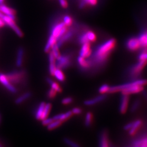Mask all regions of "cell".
Here are the masks:
<instances>
[{
  "label": "cell",
  "instance_id": "cell-1",
  "mask_svg": "<svg viewBox=\"0 0 147 147\" xmlns=\"http://www.w3.org/2000/svg\"><path fill=\"white\" fill-rule=\"evenodd\" d=\"M116 45V40L111 38L98 46L93 55H91L90 59H89L91 63V68H99L102 67L107 62Z\"/></svg>",
  "mask_w": 147,
  "mask_h": 147
},
{
  "label": "cell",
  "instance_id": "cell-2",
  "mask_svg": "<svg viewBox=\"0 0 147 147\" xmlns=\"http://www.w3.org/2000/svg\"><path fill=\"white\" fill-rule=\"evenodd\" d=\"M147 85V80L145 79H140L134 80L131 82L124 83L123 84H118L111 86L109 90V94H114L116 93L121 92L122 90L132 86H141L144 87Z\"/></svg>",
  "mask_w": 147,
  "mask_h": 147
},
{
  "label": "cell",
  "instance_id": "cell-3",
  "mask_svg": "<svg viewBox=\"0 0 147 147\" xmlns=\"http://www.w3.org/2000/svg\"><path fill=\"white\" fill-rule=\"evenodd\" d=\"M6 76L11 84L19 85L22 84H24L26 75L24 71L14 70L6 74Z\"/></svg>",
  "mask_w": 147,
  "mask_h": 147
},
{
  "label": "cell",
  "instance_id": "cell-4",
  "mask_svg": "<svg viewBox=\"0 0 147 147\" xmlns=\"http://www.w3.org/2000/svg\"><path fill=\"white\" fill-rule=\"evenodd\" d=\"M147 61L144 60H139L137 63L134 64L129 70V76L132 79L136 80L141 75L142 71L146 66Z\"/></svg>",
  "mask_w": 147,
  "mask_h": 147
},
{
  "label": "cell",
  "instance_id": "cell-5",
  "mask_svg": "<svg viewBox=\"0 0 147 147\" xmlns=\"http://www.w3.org/2000/svg\"><path fill=\"white\" fill-rule=\"evenodd\" d=\"M71 64V56L70 54H64L60 55L59 58L57 59L56 62V68L61 70L69 68Z\"/></svg>",
  "mask_w": 147,
  "mask_h": 147
},
{
  "label": "cell",
  "instance_id": "cell-6",
  "mask_svg": "<svg viewBox=\"0 0 147 147\" xmlns=\"http://www.w3.org/2000/svg\"><path fill=\"white\" fill-rule=\"evenodd\" d=\"M0 18L4 21L5 24H7L8 26L11 27L19 37H22L23 36L22 32L20 30V29L16 26L14 20H13L10 17L4 15L3 14H2V15L0 17Z\"/></svg>",
  "mask_w": 147,
  "mask_h": 147
},
{
  "label": "cell",
  "instance_id": "cell-7",
  "mask_svg": "<svg viewBox=\"0 0 147 147\" xmlns=\"http://www.w3.org/2000/svg\"><path fill=\"white\" fill-rule=\"evenodd\" d=\"M130 101L129 95L121 94L119 105V112L121 115L125 114L129 109V104Z\"/></svg>",
  "mask_w": 147,
  "mask_h": 147
},
{
  "label": "cell",
  "instance_id": "cell-8",
  "mask_svg": "<svg viewBox=\"0 0 147 147\" xmlns=\"http://www.w3.org/2000/svg\"><path fill=\"white\" fill-rule=\"evenodd\" d=\"M0 83L2 84L6 89H7L9 92L13 94H15L17 93V89L16 87L11 84L10 82L7 79L6 75L3 73H0Z\"/></svg>",
  "mask_w": 147,
  "mask_h": 147
},
{
  "label": "cell",
  "instance_id": "cell-9",
  "mask_svg": "<svg viewBox=\"0 0 147 147\" xmlns=\"http://www.w3.org/2000/svg\"><path fill=\"white\" fill-rule=\"evenodd\" d=\"M144 89V87L143 86H132L122 90L120 93L121 94L130 95L142 93Z\"/></svg>",
  "mask_w": 147,
  "mask_h": 147
},
{
  "label": "cell",
  "instance_id": "cell-10",
  "mask_svg": "<svg viewBox=\"0 0 147 147\" xmlns=\"http://www.w3.org/2000/svg\"><path fill=\"white\" fill-rule=\"evenodd\" d=\"M107 98L106 94H100L89 99H87L84 101V104L87 106H92L96 105L101 102L104 101Z\"/></svg>",
  "mask_w": 147,
  "mask_h": 147
},
{
  "label": "cell",
  "instance_id": "cell-11",
  "mask_svg": "<svg viewBox=\"0 0 147 147\" xmlns=\"http://www.w3.org/2000/svg\"><path fill=\"white\" fill-rule=\"evenodd\" d=\"M126 47L128 49V50L132 51H134L139 49L141 47V45L138 38L132 37L127 41Z\"/></svg>",
  "mask_w": 147,
  "mask_h": 147
},
{
  "label": "cell",
  "instance_id": "cell-12",
  "mask_svg": "<svg viewBox=\"0 0 147 147\" xmlns=\"http://www.w3.org/2000/svg\"><path fill=\"white\" fill-rule=\"evenodd\" d=\"M75 32V31L73 28H70L69 30H68L66 32L63 36L58 39L57 40L58 42H56L58 47H61L64 42L70 40L73 36Z\"/></svg>",
  "mask_w": 147,
  "mask_h": 147
},
{
  "label": "cell",
  "instance_id": "cell-13",
  "mask_svg": "<svg viewBox=\"0 0 147 147\" xmlns=\"http://www.w3.org/2000/svg\"><path fill=\"white\" fill-rule=\"evenodd\" d=\"M92 53V49L90 47V42H86L83 44L81 46L80 51V56L85 58L89 57Z\"/></svg>",
  "mask_w": 147,
  "mask_h": 147
},
{
  "label": "cell",
  "instance_id": "cell-14",
  "mask_svg": "<svg viewBox=\"0 0 147 147\" xmlns=\"http://www.w3.org/2000/svg\"><path fill=\"white\" fill-rule=\"evenodd\" d=\"M77 61L80 68L82 70L86 71L91 68V63L89 59L84 58L79 56Z\"/></svg>",
  "mask_w": 147,
  "mask_h": 147
},
{
  "label": "cell",
  "instance_id": "cell-15",
  "mask_svg": "<svg viewBox=\"0 0 147 147\" xmlns=\"http://www.w3.org/2000/svg\"><path fill=\"white\" fill-rule=\"evenodd\" d=\"M0 12L10 17L13 20H16V11L4 5H0Z\"/></svg>",
  "mask_w": 147,
  "mask_h": 147
},
{
  "label": "cell",
  "instance_id": "cell-16",
  "mask_svg": "<svg viewBox=\"0 0 147 147\" xmlns=\"http://www.w3.org/2000/svg\"><path fill=\"white\" fill-rule=\"evenodd\" d=\"M64 26H65V24H64L63 22H60L59 23H57V24L54 25L53 27V28H51V33L50 35H51V36H53V37H55L57 40L59 34L61 31V30H62V28Z\"/></svg>",
  "mask_w": 147,
  "mask_h": 147
},
{
  "label": "cell",
  "instance_id": "cell-17",
  "mask_svg": "<svg viewBox=\"0 0 147 147\" xmlns=\"http://www.w3.org/2000/svg\"><path fill=\"white\" fill-rule=\"evenodd\" d=\"M147 147V136L138 138L132 142L131 145L125 147Z\"/></svg>",
  "mask_w": 147,
  "mask_h": 147
},
{
  "label": "cell",
  "instance_id": "cell-18",
  "mask_svg": "<svg viewBox=\"0 0 147 147\" xmlns=\"http://www.w3.org/2000/svg\"><path fill=\"white\" fill-rule=\"evenodd\" d=\"M73 115L71 111H68L64 113H60L52 117L53 121H60L64 122L68 120Z\"/></svg>",
  "mask_w": 147,
  "mask_h": 147
},
{
  "label": "cell",
  "instance_id": "cell-19",
  "mask_svg": "<svg viewBox=\"0 0 147 147\" xmlns=\"http://www.w3.org/2000/svg\"><path fill=\"white\" fill-rule=\"evenodd\" d=\"M99 147H110L109 141L107 132L103 130L99 136Z\"/></svg>",
  "mask_w": 147,
  "mask_h": 147
},
{
  "label": "cell",
  "instance_id": "cell-20",
  "mask_svg": "<svg viewBox=\"0 0 147 147\" xmlns=\"http://www.w3.org/2000/svg\"><path fill=\"white\" fill-rule=\"evenodd\" d=\"M142 124H143V121L141 119H136L134 121L131 128L128 131L129 134L130 136L135 135L136 134L137 132L138 131V130L141 128Z\"/></svg>",
  "mask_w": 147,
  "mask_h": 147
},
{
  "label": "cell",
  "instance_id": "cell-21",
  "mask_svg": "<svg viewBox=\"0 0 147 147\" xmlns=\"http://www.w3.org/2000/svg\"><path fill=\"white\" fill-rule=\"evenodd\" d=\"M56 58H55L53 55L52 52H50L49 55V73L51 76H53L54 71L56 68Z\"/></svg>",
  "mask_w": 147,
  "mask_h": 147
},
{
  "label": "cell",
  "instance_id": "cell-22",
  "mask_svg": "<svg viewBox=\"0 0 147 147\" xmlns=\"http://www.w3.org/2000/svg\"><path fill=\"white\" fill-rule=\"evenodd\" d=\"M32 93L30 92H27L21 95L18 98H17L15 100V104L16 105H20L23 103L24 101L28 100L31 97Z\"/></svg>",
  "mask_w": 147,
  "mask_h": 147
},
{
  "label": "cell",
  "instance_id": "cell-23",
  "mask_svg": "<svg viewBox=\"0 0 147 147\" xmlns=\"http://www.w3.org/2000/svg\"><path fill=\"white\" fill-rule=\"evenodd\" d=\"M24 55V50L22 47H20L17 53L16 65L18 67H21L23 63V57Z\"/></svg>",
  "mask_w": 147,
  "mask_h": 147
},
{
  "label": "cell",
  "instance_id": "cell-24",
  "mask_svg": "<svg viewBox=\"0 0 147 147\" xmlns=\"http://www.w3.org/2000/svg\"><path fill=\"white\" fill-rule=\"evenodd\" d=\"M93 115L91 112H87L84 117V125L86 127H90L93 124Z\"/></svg>",
  "mask_w": 147,
  "mask_h": 147
},
{
  "label": "cell",
  "instance_id": "cell-25",
  "mask_svg": "<svg viewBox=\"0 0 147 147\" xmlns=\"http://www.w3.org/2000/svg\"><path fill=\"white\" fill-rule=\"evenodd\" d=\"M138 39L140 42L141 47L147 49V31H144L140 34Z\"/></svg>",
  "mask_w": 147,
  "mask_h": 147
},
{
  "label": "cell",
  "instance_id": "cell-26",
  "mask_svg": "<svg viewBox=\"0 0 147 147\" xmlns=\"http://www.w3.org/2000/svg\"><path fill=\"white\" fill-rule=\"evenodd\" d=\"M46 81L48 83V84L50 86L51 88L54 89L55 90H56L57 93H62V88L59 86V85L57 82L53 81L52 79L47 78L46 79Z\"/></svg>",
  "mask_w": 147,
  "mask_h": 147
},
{
  "label": "cell",
  "instance_id": "cell-27",
  "mask_svg": "<svg viewBox=\"0 0 147 147\" xmlns=\"http://www.w3.org/2000/svg\"><path fill=\"white\" fill-rule=\"evenodd\" d=\"M53 76H55V78L59 82H64L65 80V75L63 73L62 70L60 69L56 68Z\"/></svg>",
  "mask_w": 147,
  "mask_h": 147
},
{
  "label": "cell",
  "instance_id": "cell-28",
  "mask_svg": "<svg viewBox=\"0 0 147 147\" xmlns=\"http://www.w3.org/2000/svg\"><path fill=\"white\" fill-rule=\"evenodd\" d=\"M45 104L46 103L45 102H40L37 108V110L36 112V114H35V118L38 121L41 120V118L42 116V112H43Z\"/></svg>",
  "mask_w": 147,
  "mask_h": 147
},
{
  "label": "cell",
  "instance_id": "cell-29",
  "mask_svg": "<svg viewBox=\"0 0 147 147\" xmlns=\"http://www.w3.org/2000/svg\"><path fill=\"white\" fill-rule=\"evenodd\" d=\"M98 2V0H80V7L82 8L86 6H94Z\"/></svg>",
  "mask_w": 147,
  "mask_h": 147
},
{
  "label": "cell",
  "instance_id": "cell-30",
  "mask_svg": "<svg viewBox=\"0 0 147 147\" xmlns=\"http://www.w3.org/2000/svg\"><path fill=\"white\" fill-rule=\"evenodd\" d=\"M141 105V100L140 99H137L134 100L130 108V113H134L136 112L139 109Z\"/></svg>",
  "mask_w": 147,
  "mask_h": 147
},
{
  "label": "cell",
  "instance_id": "cell-31",
  "mask_svg": "<svg viewBox=\"0 0 147 147\" xmlns=\"http://www.w3.org/2000/svg\"><path fill=\"white\" fill-rule=\"evenodd\" d=\"M57 39L55 37H53V36L50 35L49 39H48L47 44H46V46H45V49H44L45 52H46V53L49 52L51 47L53 46V44H56L57 42Z\"/></svg>",
  "mask_w": 147,
  "mask_h": 147
},
{
  "label": "cell",
  "instance_id": "cell-32",
  "mask_svg": "<svg viewBox=\"0 0 147 147\" xmlns=\"http://www.w3.org/2000/svg\"><path fill=\"white\" fill-rule=\"evenodd\" d=\"M51 107H52V105H51V103L48 102V103L45 104L40 121H42L43 119H45V118L48 117V116L50 114Z\"/></svg>",
  "mask_w": 147,
  "mask_h": 147
},
{
  "label": "cell",
  "instance_id": "cell-33",
  "mask_svg": "<svg viewBox=\"0 0 147 147\" xmlns=\"http://www.w3.org/2000/svg\"><path fill=\"white\" fill-rule=\"evenodd\" d=\"M63 142L69 147H81V146L78 143L75 142L71 139L68 138V137H64L63 140Z\"/></svg>",
  "mask_w": 147,
  "mask_h": 147
},
{
  "label": "cell",
  "instance_id": "cell-34",
  "mask_svg": "<svg viewBox=\"0 0 147 147\" xmlns=\"http://www.w3.org/2000/svg\"><path fill=\"white\" fill-rule=\"evenodd\" d=\"M63 122L60 121H53L50 124H49L47 127V129L49 131H51L56 128L58 127L62 124Z\"/></svg>",
  "mask_w": 147,
  "mask_h": 147
},
{
  "label": "cell",
  "instance_id": "cell-35",
  "mask_svg": "<svg viewBox=\"0 0 147 147\" xmlns=\"http://www.w3.org/2000/svg\"><path fill=\"white\" fill-rule=\"evenodd\" d=\"M110 87L111 86L107 84H102L98 89V93L100 94H106L107 93H109Z\"/></svg>",
  "mask_w": 147,
  "mask_h": 147
},
{
  "label": "cell",
  "instance_id": "cell-36",
  "mask_svg": "<svg viewBox=\"0 0 147 147\" xmlns=\"http://www.w3.org/2000/svg\"><path fill=\"white\" fill-rule=\"evenodd\" d=\"M86 32V34L89 42H94L96 39V36L94 32L88 30Z\"/></svg>",
  "mask_w": 147,
  "mask_h": 147
},
{
  "label": "cell",
  "instance_id": "cell-37",
  "mask_svg": "<svg viewBox=\"0 0 147 147\" xmlns=\"http://www.w3.org/2000/svg\"><path fill=\"white\" fill-rule=\"evenodd\" d=\"M52 49V53H53V55L54 56L55 58H56V59L57 58H59V57L60 56V53L59 51V47H58L57 44H53V46L51 47Z\"/></svg>",
  "mask_w": 147,
  "mask_h": 147
},
{
  "label": "cell",
  "instance_id": "cell-38",
  "mask_svg": "<svg viewBox=\"0 0 147 147\" xmlns=\"http://www.w3.org/2000/svg\"><path fill=\"white\" fill-rule=\"evenodd\" d=\"M63 22L66 26L69 27L73 24V19L70 16H65L63 17Z\"/></svg>",
  "mask_w": 147,
  "mask_h": 147
},
{
  "label": "cell",
  "instance_id": "cell-39",
  "mask_svg": "<svg viewBox=\"0 0 147 147\" xmlns=\"http://www.w3.org/2000/svg\"><path fill=\"white\" fill-rule=\"evenodd\" d=\"M79 42L80 44L82 45L83 44L86 43V42H89L86 34V32H84L81 34V35L79 37Z\"/></svg>",
  "mask_w": 147,
  "mask_h": 147
},
{
  "label": "cell",
  "instance_id": "cell-40",
  "mask_svg": "<svg viewBox=\"0 0 147 147\" xmlns=\"http://www.w3.org/2000/svg\"><path fill=\"white\" fill-rule=\"evenodd\" d=\"M57 93V92L56 90L51 88L47 91V98L49 99H53L56 97Z\"/></svg>",
  "mask_w": 147,
  "mask_h": 147
},
{
  "label": "cell",
  "instance_id": "cell-41",
  "mask_svg": "<svg viewBox=\"0 0 147 147\" xmlns=\"http://www.w3.org/2000/svg\"><path fill=\"white\" fill-rule=\"evenodd\" d=\"M73 102V98L72 97H66L63 98L61 101V103L64 105H69Z\"/></svg>",
  "mask_w": 147,
  "mask_h": 147
},
{
  "label": "cell",
  "instance_id": "cell-42",
  "mask_svg": "<svg viewBox=\"0 0 147 147\" xmlns=\"http://www.w3.org/2000/svg\"><path fill=\"white\" fill-rule=\"evenodd\" d=\"M139 60H144L147 61V49L143 51L138 56Z\"/></svg>",
  "mask_w": 147,
  "mask_h": 147
},
{
  "label": "cell",
  "instance_id": "cell-43",
  "mask_svg": "<svg viewBox=\"0 0 147 147\" xmlns=\"http://www.w3.org/2000/svg\"><path fill=\"white\" fill-rule=\"evenodd\" d=\"M53 121V118H45V119H43L42 120V125L43 126H47L49 124H50Z\"/></svg>",
  "mask_w": 147,
  "mask_h": 147
},
{
  "label": "cell",
  "instance_id": "cell-44",
  "mask_svg": "<svg viewBox=\"0 0 147 147\" xmlns=\"http://www.w3.org/2000/svg\"><path fill=\"white\" fill-rule=\"evenodd\" d=\"M71 111L73 114L74 115H79L81 114L82 112V110L81 108L78 107H74Z\"/></svg>",
  "mask_w": 147,
  "mask_h": 147
},
{
  "label": "cell",
  "instance_id": "cell-45",
  "mask_svg": "<svg viewBox=\"0 0 147 147\" xmlns=\"http://www.w3.org/2000/svg\"><path fill=\"white\" fill-rule=\"evenodd\" d=\"M133 123H134V121H132L131 122H129V123H127L126 124H125V125H124V127H123L124 130H125V131H128L131 128L132 126V125H133Z\"/></svg>",
  "mask_w": 147,
  "mask_h": 147
},
{
  "label": "cell",
  "instance_id": "cell-46",
  "mask_svg": "<svg viewBox=\"0 0 147 147\" xmlns=\"http://www.w3.org/2000/svg\"><path fill=\"white\" fill-rule=\"evenodd\" d=\"M59 4L61 5L64 8H66L68 7V2L66 0H58Z\"/></svg>",
  "mask_w": 147,
  "mask_h": 147
},
{
  "label": "cell",
  "instance_id": "cell-47",
  "mask_svg": "<svg viewBox=\"0 0 147 147\" xmlns=\"http://www.w3.org/2000/svg\"><path fill=\"white\" fill-rule=\"evenodd\" d=\"M143 95L144 96V98L146 99V100H147V91L145 90L144 89L143 90V91L142 92Z\"/></svg>",
  "mask_w": 147,
  "mask_h": 147
},
{
  "label": "cell",
  "instance_id": "cell-48",
  "mask_svg": "<svg viewBox=\"0 0 147 147\" xmlns=\"http://www.w3.org/2000/svg\"><path fill=\"white\" fill-rule=\"evenodd\" d=\"M5 25V23L4 22V21H3L1 18H0V28L4 26Z\"/></svg>",
  "mask_w": 147,
  "mask_h": 147
},
{
  "label": "cell",
  "instance_id": "cell-49",
  "mask_svg": "<svg viewBox=\"0 0 147 147\" xmlns=\"http://www.w3.org/2000/svg\"><path fill=\"white\" fill-rule=\"evenodd\" d=\"M3 1H4V0H0V5H2L3 2Z\"/></svg>",
  "mask_w": 147,
  "mask_h": 147
},
{
  "label": "cell",
  "instance_id": "cell-50",
  "mask_svg": "<svg viewBox=\"0 0 147 147\" xmlns=\"http://www.w3.org/2000/svg\"><path fill=\"white\" fill-rule=\"evenodd\" d=\"M0 147H3L2 145V144H1V142H0Z\"/></svg>",
  "mask_w": 147,
  "mask_h": 147
},
{
  "label": "cell",
  "instance_id": "cell-51",
  "mask_svg": "<svg viewBox=\"0 0 147 147\" xmlns=\"http://www.w3.org/2000/svg\"></svg>",
  "mask_w": 147,
  "mask_h": 147
}]
</instances>
